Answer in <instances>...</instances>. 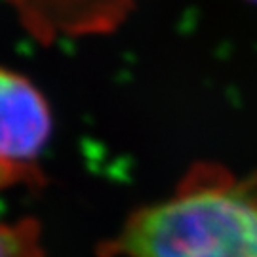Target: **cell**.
<instances>
[{
    "label": "cell",
    "mask_w": 257,
    "mask_h": 257,
    "mask_svg": "<svg viewBox=\"0 0 257 257\" xmlns=\"http://www.w3.org/2000/svg\"><path fill=\"white\" fill-rule=\"evenodd\" d=\"M101 257H257V175L198 162L170 196L136 210Z\"/></svg>",
    "instance_id": "cell-1"
},
{
    "label": "cell",
    "mask_w": 257,
    "mask_h": 257,
    "mask_svg": "<svg viewBox=\"0 0 257 257\" xmlns=\"http://www.w3.org/2000/svg\"><path fill=\"white\" fill-rule=\"evenodd\" d=\"M52 130V110L37 86L10 69H0V189L44 183L38 162Z\"/></svg>",
    "instance_id": "cell-2"
},
{
    "label": "cell",
    "mask_w": 257,
    "mask_h": 257,
    "mask_svg": "<svg viewBox=\"0 0 257 257\" xmlns=\"http://www.w3.org/2000/svg\"><path fill=\"white\" fill-rule=\"evenodd\" d=\"M143 0H21L23 21L40 37L101 35L124 23Z\"/></svg>",
    "instance_id": "cell-3"
},
{
    "label": "cell",
    "mask_w": 257,
    "mask_h": 257,
    "mask_svg": "<svg viewBox=\"0 0 257 257\" xmlns=\"http://www.w3.org/2000/svg\"><path fill=\"white\" fill-rule=\"evenodd\" d=\"M0 257H46L40 223L35 219L0 223Z\"/></svg>",
    "instance_id": "cell-4"
},
{
    "label": "cell",
    "mask_w": 257,
    "mask_h": 257,
    "mask_svg": "<svg viewBox=\"0 0 257 257\" xmlns=\"http://www.w3.org/2000/svg\"><path fill=\"white\" fill-rule=\"evenodd\" d=\"M253 2H257V0H253Z\"/></svg>",
    "instance_id": "cell-5"
}]
</instances>
